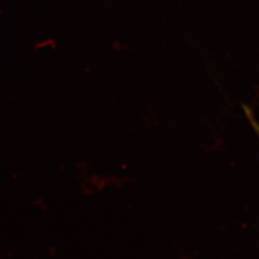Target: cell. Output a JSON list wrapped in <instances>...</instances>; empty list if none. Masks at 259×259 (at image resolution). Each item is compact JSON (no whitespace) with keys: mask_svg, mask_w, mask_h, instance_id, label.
<instances>
[{"mask_svg":"<svg viewBox=\"0 0 259 259\" xmlns=\"http://www.w3.org/2000/svg\"><path fill=\"white\" fill-rule=\"evenodd\" d=\"M243 109H244V112H245V114L247 115V118H248L249 121H250V125H251L252 129L255 131V133H256V135H257V137H258L259 139L258 121H257V119L255 118V116H254L253 112H252V111L250 110V108H249L248 106H243Z\"/></svg>","mask_w":259,"mask_h":259,"instance_id":"6da1fadb","label":"cell"}]
</instances>
